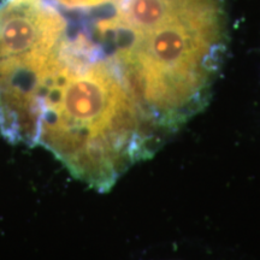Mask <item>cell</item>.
<instances>
[{
    "mask_svg": "<svg viewBox=\"0 0 260 260\" xmlns=\"http://www.w3.org/2000/svg\"><path fill=\"white\" fill-rule=\"evenodd\" d=\"M102 32L130 93L164 138L207 105L226 51L223 0H124Z\"/></svg>",
    "mask_w": 260,
    "mask_h": 260,
    "instance_id": "1",
    "label": "cell"
},
{
    "mask_svg": "<svg viewBox=\"0 0 260 260\" xmlns=\"http://www.w3.org/2000/svg\"><path fill=\"white\" fill-rule=\"evenodd\" d=\"M164 136L148 121L110 58L61 63L29 109L22 145L44 147L71 176L109 191Z\"/></svg>",
    "mask_w": 260,
    "mask_h": 260,
    "instance_id": "2",
    "label": "cell"
},
{
    "mask_svg": "<svg viewBox=\"0 0 260 260\" xmlns=\"http://www.w3.org/2000/svg\"><path fill=\"white\" fill-rule=\"evenodd\" d=\"M46 2L67 17L95 23L115 15L124 0H46Z\"/></svg>",
    "mask_w": 260,
    "mask_h": 260,
    "instance_id": "3",
    "label": "cell"
}]
</instances>
